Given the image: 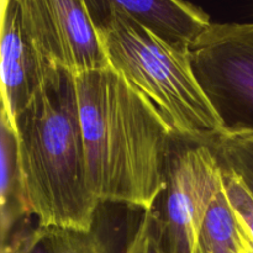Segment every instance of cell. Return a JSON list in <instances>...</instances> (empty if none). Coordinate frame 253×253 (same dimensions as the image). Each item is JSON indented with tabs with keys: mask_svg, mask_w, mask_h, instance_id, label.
Returning <instances> with one entry per match:
<instances>
[{
	"mask_svg": "<svg viewBox=\"0 0 253 253\" xmlns=\"http://www.w3.org/2000/svg\"><path fill=\"white\" fill-rule=\"evenodd\" d=\"M26 253H111L103 237L94 231L37 226L31 231Z\"/></svg>",
	"mask_w": 253,
	"mask_h": 253,
	"instance_id": "8fae6325",
	"label": "cell"
},
{
	"mask_svg": "<svg viewBox=\"0 0 253 253\" xmlns=\"http://www.w3.org/2000/svg\"><path fill=\"white\" fill-rule=\"evenodd\" d=\"M222 167V166H221ZM224 188L232 209L236 210L253 235V198L237 175L222 168Z\"/></svg>",
	"mask_w": 253,
	"mask_h": 253,
	"instance_id": "5bb4252c",
	"label": "cell"
},
{
	"mask_svg": "<svg viewBox=\"0 0 253 253\" xmlns=\"http://www.w3.org/2000/svg\"><path fill=\"white\" fill-rule=\"evenodd\" d=\"M91 19L116 10L174 46L189 48L211 24L210 16L187 0H84Z\"/></svg>",
	"mask_w": 253,
	"mask_h": 253,
	"instance_id": "ba28073f",
	"label": "cell"
},
{
	"mask_svg": "<svg viewBox=\"0 0 253 253\" xmlns=\"http://www.w3.org/2000/svg\"><path fill=\"white\" fill-rule=\"evenodd\" d=\"M192 253H237L236 219L224 185L211 204Z\"/></svg>",
	"mask_w": 253,
	"mask_h": 253,
	"instance_id": "30bf717a",
	"label": "cell"
},
{
	"mask_svg": "<svg viewBox=\"0 0 253 253\" xmlns=\"http://www.w3.org/2000/svg\"><path fill=\"white\" fill-rule=\"evenodd\" d=\"M189 54L224 132H253V22H211Z\"/></svg>",
	"mask_w": 253,
	"mask_h": 253,
	"instance_id": "277c9868",
	"label": "cell"
},
{
	"mask_svg": "<svg viewBox=\"0 0 253 253\" xmlns=\"http://www.w3.org/2000/svg\"><path fill=\"white\" fill-rule=\"evenodd\" d=\"M93 21L109 66L160 110L179 140L209 145L224 133L195 77L189 48L165 41L116 10Z\"/></svg>",
	"mask_w": 253,
	"mask_h": 253,
	"instance_id": "3957f363",
	"label": "cell"
},
{
	"mask_svg": "<svg viewBox=\"0 0 253 253\" xmlns=\"http://www.w3.org/2000/svg\"><path fill=\"white\" fill-rule=\"evenodd\" d=\"M123 253H169L160 212L155 209L143 211L137 230Z\"/></svg>",
	"mask_w": 253,
	"mask_h": 253,
	"instance_id": "4fadbf2b",
	"label": "cell"
},
{
	"mask_svg": "<svg viewBox=\"0 0 253 253\" xmlns=\"http://www.w3.org/2000/svg\"><path fill=\"white\" fill-rule=\"evenodd\" d=\"M25 37L40 58L72 74L109 67L84 0H15Z\"/></svg>",
	"mask_w": 253,
	"mask_h": 253,
	"instance_id": "5b68a950",
	"label": "cell"
},
{
	"mask_svg": "<svg viewBox=\"0 0 253 253\" xmlns=\"http://www.w3.org/2000/svg\"><path fill=\"white\" fill-rule=\"evenodd\" d=\"M234 212L235 219H236L237 253H253V235L241 215L236 210H234Z\"/></svg>",
	"mask_w": 253,
	"mask_h": 253,
	"instance_id": "9a60e30c",
	"label": "cell"
},
{
	"mask_svg": "<svg viewBox=\"0 0 253 253\" xmlns=\"http://www.w3.org/2000/svg\"><path fill=\"white\" fill-rule=\"evenodd\" d=\"M252 1H253V0H252Z\"/></svg>",
	"mask_w": 253,
	"mask_h": 253,
	"instance_id": "2e32d148",
	"label": "cell"
},
{
	"mask_svg": "<svg viewBox=\"0 0 253 253\" xmlns=\"http://www.w3.org/2000/svg\"><path fill=\"white\" fill-rule=\"evenodd\" d=\"M222 185V167L209 145L189 142L174 150L165 192V215L161 214L169 253H192Z\"/></svg>",
	"mask_w": 253,
	"mask_h": 253,
	"instance_id": "8992f818",
	"label": "cell"
},
{
	"mask_svg": "<svg viewBox=\"0 0 253 253\" xmlns=\"http://www.w3.org/2000/svg\"><path fill=\"white\" fill-rule=\"evenodd\" d=\"M73 79L94 198L100 204L153 209L167 188L178 138L172 126L110 66L73 74Z\"/></svg>",
	"mask_w": 253,
	"mask_h": 253,
	"instance_id": "6da1fadb",
	"label": "cell"
},
{
	"mask_svg": "<svg viewBox=\"0 0 253 253\" xmlns=\"http://www.w3.org/2000/svg\"><path fill=\"white\" fill-rule=\"evenodd\" d=\"M0 53L1 111L15 130L16 119L34 99L49 68L25 37L15 0H2Z\"/></svg>",
	"mask_w": 253,
	"mask_h": 253,
	"instance_id": "52a82bcc",
	"label": "cell"
},
{
	"mask_svg": "<svg viewBox=\"0 0 253 253\" xmlns=\"http://www.w3.org/2000/svg\"><path fill=\"white\" fill-rule=\"evenodd\" d=\"M19 163L17 136L5 114H0V236L5 244L20 220L30 216Z\"/></svg>",
	"mask_w": 253,
	"mask_h": 253,
	"instance_id": "9c48e42d",
	"label": "cell"
},
{
	"mask_svg": "<svg viewBox=\"0 0 253 253\" xmlns=\"http://www.w3.org/2000/svg\"><path fill=\"white\" fill-rule=\"evenodd\" d=\"M209 146L222 168L237 175L253 198V132H224Z\"/></svg>",
	"mask_w": 253,
	"mask_h": 253,
	"instance_id": "7c38bea8",
	"label": "cell"
},
{
	"mask_svg": "<svg viewBox=\"0 0 253 253\" xmlns=\"http://www.w3.org/2000/svg\"><path fill=\"white\" fill-rule=\"evenodd\" d=\"M25 194L40 227L91 231L100 203L86 177L73 74L49 66L16 119Z\"/></svg>",
	"mask_w": 253,
	"mask_h": 253,
	"instance_id": "7a4b0ae2",
	"label": "cell"
}]
</instances>
